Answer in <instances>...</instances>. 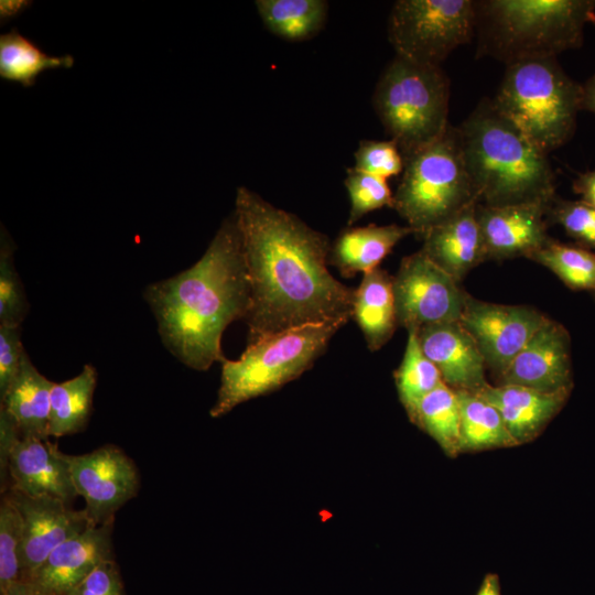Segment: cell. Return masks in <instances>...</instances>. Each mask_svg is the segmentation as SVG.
Wrapping results in <instances>:
<instances>
[{
	"label": "cell",
	"instance_id": "1",
	"mask_svg": "<svg viewBox=\"0 0 595 595\" xmlns=\"http://www.w3.org/2000/svg\"><path fill=\"white\" fill-rule=\"evenodd\" d=\"M234 214L250 284L248 344L353 317L355 290L328 271L331 244L324 234L245 186L237 188Z\"/></svg>",
	"mask_w": 595,
	"mask_h": 595
},
{
	"label": "cell",
	"instance_id": "2",
	"mask_svg": "<svg viewBox=\"0 0 595 595\" xmlns=\"http://www.w3.org/2000/svg\"><path fill=\"white\" fill-rule=\"evenodd\" d=\"M165 348L183 365L198 371L225 359L221 336L244 320L250 284L237 218L224 219L202 258L176 275L145 286Z\"/></svg>",
	"mask_w": 595,
	"mask_h": 595
},
{
	"label": "cell",
	"instance_id": "3",
	"mask_svg": "<svg viewBox=\"0 0 595 595\" xmlns=\"http://www.w3.org/2000/svg\"><path fill=\"white\" fill-rule=\"evenodd\" d=\"M457 128L478 204H551L556 197L548 154L508 120L493 99L480 100Z\"/></svg>",
	"mask_w": 595,
	"mask_h": 595
},
{
	"label": "cell",
	"instance_id": "4",
	"mask_svg": "<svg viewBox=\"0 0 595 595\" xmlns=\"http://www.w3.org/2000/svg\"><path fill=\"white\" fill-rule=\"evenodd\" d=\"M477 57L506 66L582 45L595 0H475Z\"/></svg>",
	"mask_w": 595,
	"mask_h": 595
},
{
	"label": "cell",
	"instance_id": "5",
	"mask_svg": "<svg viewBox=\"0 0 595 595\" xmlns=\"http://www.w3.org/2000/svg\"><path fill=\"white\" fill-rule=\"evenodd\" d=\"M583 87L561 67L556 57L506 66L493 101L545 154L567 143L582 110Z\"/></svg>",
	"mask_w": 595,
	"mask_h": 595
},
{
	"label": "cell",
	"instance_id": "6",
	"mask_svg": "<svg viewBox=\"0 0 595 595\" xmlns=\"http://www.w3.org/2000/svg\"><path fill=\"white\" fill-rule=\"evenodd\" d=\"M345 324L331 322L294 327L248 344L238 360L225 358L220 386L209 415L220 418L237 405L299 378Z\"/></svg>",
	"mask_w": 595,
	"mask_h": 595
},
{
	"label": "cell",
	"instance_id": "7",
	"mask_svg": "<svg viewBox=\"0 0 595 595\" xmlns=\"http://www.w3.org/2000/svg\"><path fill=\"white\" fill-rule=\"evenodd\" d=\"M393 209L422 238L472 203H478L464 161L458 128L403 156Z\"/></svg>",
	"mask_w": 595,
	"mask_h": 595
},
{
	"label": "cell",
	"instance_id": "8",
	"mask_svg": "<svg viewBox=\"0 0 595 595\" xmlns=\"http://www.w3.org/2000/svg\"><path fill=\"white\" fill-rule=\"evenodd\" d=\"M372 104L405 156L437 140L451 125L450 78L441 66L394 56L380 75Z\"/></svg>",
	"mask_w": 595,
	"mask_h": 595
},
{
	"label": "cell",
	"instance_id": "9",
	"mask_svg": "<svg viewBox=\"0 0 595 595\" xmlns=\"http://www.w3.org/2000/svg\"><path fill=\"white\" fill-rule=\"evenodd\" d=\"M474 0H398L388 19V39L396 56L441 66L475 36Z\"/></svg>",
	"mask_w": 595,
	"mask_h": 595
},
{
	"label": "cell",
	"instance_id": "10",
	"mask_svg": "<svg viewBox=\"0 0 595 595\" xmlns=\"http://www.w3.org/2000/svg\"><path fill=\"white\" fill-rule=\"evenodd\" d=\"M393 294L398 325L418 332L459 321L468 293L420 249L401 260Z\"/></svg>",
	"mask_w": 595,
	"mask_h": 595
},
{
	"label": "cell",
	"instance_id": "11",
	"mask_svg": "<svg viewBox=\"0 0 595 595\" xmlns=\"http://www.w3.org/2000/svg\"><path fill=\"white\" fill-rule=\"evenodd\" d=\"M72 480L90 520L115 521L116 512L138 495L140 476L134 462L117 445L106 444L82 455L65 454Z\"/></svg>",
	"mask_w": 595,
	"mask_h": 595
},
{
	"label": "cell",
	"instance_id": "12",
	"mask_svg": "<svg viewBox=\"0 0 595 595\" xmlns=\"http://www.w3.org/2000/svg\"><path fill=\"white\" fill-rule=\"evenodd\" d=\"M547 318L533 307L490 303L467 294L459 323L475 340L486 367L499 377Z\"/></svg>",
	"mask_w": 595,
	"mask_h": 595
},
{
	"label": "cell",
	"instance_id": "13",
	"mask_svg": "<svg viewBox=\"0 0 595 595\" xmlns=\"http://www.w3.org/2000/svg\"><path fill=\"white\" fill-rule=\"evenodd\" d=\"M7 494L23 520L21 581H28L61 543L95 524L85 509L76 510L52 496H30L14 489Z\"/></svg>",
	"mask_w": 595,
	"mask_h": 595
},
{
	"label": "cell",
	"instance_id": "14",
	"mask_svg": "<svg viewBox=\"0 0 595 595\" xmlns=\"http://www.w3.org/2000/svg\"><path fill=\"white\" fill-rule=\"evenodd\" d=\"M499 379V385H516L544 393L571 392V339L566 328L548 317Z\"/></svg>",
	"mask_w": 595,
	"mask_h": 595
},
{
	"label": "cell",
	"instance_id": "15",
	"mask_svg": "<svg viewBox=\"0 0 595 595\" xmlns=\"http://www.w3.org/2000/svg\"><path fill=\"white\" fill-rule=\"evenodd\" d=\"M551 204L542 202L506 206L478 204L477 218L487 260L528 258L541 249L551 239L547 223Z\"/></svg>",
	"mask_w": 595,
	"mask_h": 595
},
{
	"label": "cell",
	"instance_id": "16",
	"mask_svg": "<svg viewBox=\"0 0 595 595\" xmlns=\"http://www.w3.org/2000/svg\"><path fill=\"white\" fill-rule=\"evenodd\" d=\"M9 488L30 496H52L72 505L78 496L65 453L48 439L19 436L8 457Z\"/></svg>",
	"mask_w": 595,
	"mask_h": 595
},
{
	"label": "cell",
	"instance_id": "17",
	"mask_svg": "<svg viewBox=\"0 0 595 595\" xmlns=\"http://www.w3.org/2000/svg\"><path fill=\"white\" fill-rule=\"evenodd\" d=\"M113 522L91 524L57 545L30 577L53 595H65L105 561L113 560Z\"/></svg>",
	"mask_w": 595,
	"mask_h": 595
},
{
	"label": "cell",
	"instance_id": "18",
	"mask_svg": "<svg viewBox=\"0 0 595 595\" xmlns=\"http://www.w3.org/2000/svg\"><path fill=\"white\" fill-rule=\"evenodd\" d=\"M416 335L446 386L455 391L477 392L488 385L484 357L459 321L424 326Z\"/></svg>",
	"mask_w": 595,
	"mask_h": 595
},
{
	"label": "cell",
	"instance_id": "19",
	"mask_svg": "<svg viewBox=\"0 0 595 595\" xmlns=\"http://www.w3.org/2000/svg\"><path fill=\"white\" fill-rule=\"evenodd\" d=\"M477 205L472 203L421 238V250L458 282L473 268L487 260Z\"/></svg>",
	"mask_w": 595,
	"mask_h": 595
},
{
	"label": "cell",
	"instance_id": "20",
	"mask_svg": "<svg viewBox=\"0 0 595 595\" xmlns=\"http://www.w3.org/2000/svg\"><path fill=\"white\" fill-rule=\"evenodd\" d=\"M500 413L517 445L537 437L571 392L544 393L516 385H487L477 391Z\"/></svg>",
	"mask_w": 595,
	"mask_h": 595
},
{
	"label": "cell",
	"instance_id": "21",
	"mask_svg": "<svg viewBox=\"0 0 595 595\" xmlns=\"http://www.w3.org/2000/svg\"><path fill=\"white\" fill-rule=\"evenodd\" d=\"M411 234L414 231L407 225L347 226L331 245L328 264L336 267L345 278L367 273L378 268L393 247Z\"/></svg>",
	"mask_w": 595,
	"mask_h": 595
},
{
	"label": "cell",
	"instance_id": "22",
	"mask_svg": "<svg viewBox=\"0 0 595 595\" xmlns=\"http://www.w3.org/2000/svg\"><path fill=\"white\" fill-rule=\"evenodd\" d=\"M53 385L35 368L24 350L18 375L0 400V407L13 419L21 436L48 439Z\"/></svg>",
	"mask_w": 595,
	"mask_h": 595
},
{
	"label": "cell",
	"instance_id": "23",
	"mask_svg": "<svg viewBox=\"0 0 595 595\" xmlns=\"http://www.w3.org/2000/svg\"><path fill=\"white\" fill-rule=\"evenodd\" d=\"M353 318L371 351L380 349L392 337L398 326L393 277L386 270L378 267L364 273L355 290Z\"/></svg>",
	"mask_w": 595,
	"mask_h": 595
},
{
	"label": "cell",
	"instance_id": "24",
	"mask_svg": "<svg viewBox=\"0 0 595 595\" xmlns=\"http://www.w3.org/2000/svg\"><path fill=\"white\" fill-rule=\"evenodd\" d=\"M97 370L85 365L72 379L53 385L47 435L61 437L85 430L93 411Z\"/></svg>",
	"mask_w": 595,
	"mask_h": 595
},
{
	"label": "cell",
	"instance_id": "25",
	"mask_svg": "<svg viewBox=\"0 0 595 595\" xmlns=\"http://www.w3.org/2000/svg\"><path fill=\"white\" fill-rule=\"evenodd\" d=\"M461 451L517 445L498 410L476 392L456 391Z\"/></svg>",
	"mask_w": 595,
	"mask_h": 595
},
{
	"label": "cell",
	"instance_id": "26",
	"mask_svg": "<svg viewBox=\"0 0 595 595\" xmlns=\"http://www.w3.org/2000/svg\"><path fill=\"white\" fill-rule=\"evenodd\" d=\"M266 28L286 41H305L324 26L328 3L324 0H257Z\"/></svg>",
	"mask_w": 595,
	"mask_h": 595
},
{
	"label": "cell",
	"instance_id": "27",
	"mask_svg": "<svg viewBox=\"0 0 595 595\" xmlns=\"http://www.w3.org/2000/svg\"><path fill=\"white\" fill-rule=\"evenodd\" d=\"M73 64L72 55H47L17 29L0 36V76L3 79L31 87L43 71L69 68Z\"/></svg>",
	"mask_w": 595,
	"mask_h": 595
},
{
	"label": "cell",
	"instance_id": "28",
	"mask_svg": "<svg viewBox=\"0 0 595 595\" xmlns=\"http://www.w3.org/2000/svg\"><path fill=\"white\" fill-rule=\"evenodd\" d=\"M410 421L426 432L446 455L461 452L457 394L444 382L420 401Z\"/></svg>",
	"mask_w": 595,
	"mask_h": 595
},
{
	"label": "cell",
	"instance_id": "29",
	"mask_svg": "<svg viewBox=\"0 0 595 595\" xmlns=\"http://www.w3.org/2000/svg\"><path fill=\"white\" fill-rule=\"evenodd\" d=\"M394 381L409 419L420 401L443 382L439 369L423 353L414 329L408 331L404 355L394 371Z\"/></svg>",
	"mask_w": 595,
	"mask_h": 595
},
{
	"label": "cell",
	"instance_id": "30",
	"mask_svg": "<svg viewBox=\"0 0 595 595\" xmlns=\"http://www.w3.org/2000/svg\"><path fill=\"white\" fill-rule=\"evenodd\" d=\"M528 259L551 270L567 288L595 293V253L550 239Z\"/></svg>",
	"mask_w": 595,
	"mask_h": 595
},
{
	"label": "cell",
	"instance_id": "31",
	"mask_svg": "<svg viewBox=\"0 0 595 595\" xmlns=\"http://www.w3.org/2000/svg\"><path fill=\"white\" fill-rule=\"evenodd\" d=\"M15 245L1 226L0 235V324L21 326L29 313L23 283L14 264Z\"/></svg>",
	"mask_w": 595,
	"mask_h": 595
},
{
	"label": "cell",
	"instance_id": "32",
	"mask_svg": "<svg viewBox=\"0 0 595 595\" xmlns=\"http://www.w3.org/2000/svg\"><path fill=\"white\" fill-rule=\"evenodd\" d=\"M23 520L11 498L3 494L0 502V592L21 581Z\"/></svg>",
	"mask_w": 595,
	"mask_h": 595
},
{
	"label": "cell",
	"instance_id": "33",
	"mask_svg": "<svg viewBox=\"0 0 595 595\" xmlns=\"http://www.w3.org/2000/svg\"><path fill=\"white\" fill-rule=\"evenodd\" d=\"M345 186L350 202L348 226L370 212L385 206L393 207V194L387 180L350 167L347 170Z\"/></svg>",
	"mask_w": 595,
	"mask_h": 595
},
{
	"label": "cell",
	"instance_id": "34",
	"mask_svg": "<svg viewBox=\"0 0 595 595\" xmlns=\"http://www.w3.org/2000/svg\"><path fill=\"white\" fill-rule=\"evenodd\" d=\"M548 217L578 246L595 250V208L582 201L554 198Z\"/></svg>",
	"mask_w": 595,
	"mask_h": 595
},
{
	"label": "cell",
	"instance_id": "35",
	"mask_svg": "<svg viewBox=\"0 0 595 595\" xmlns=\"http://www.w3.org/2000/svg\"><path fill=\"white\" fill-rule=\"evenodd\" d=\"M355 170L383 180L403 171L404 159L398 144L389 140H361L354 153Z\"/></svg>",
	"mask_w": 595,
	"mask_h": 595
},
{
	"label": "cell",
	"instance_id": "36",
	"mask_svg": "<svg viewBox=\"0 0 595 595\" xmlns=\"http://www.w3.org/2000/svg\"><path fill=\"white\" fill-rule=\"evenodd\" d=\"M23 353L21 326L0 324V400L18 375Z\"/></svg>",
	"mask_w": 595,
	"mask_h": 595
},
{
	"label": "cell",
	"instance_id": "37",
	"mask_svg": "<svg viewBox=\"0 0 595 595\" xmlns=\"http://www.w3.org/2000/svg\"><path fill=\"white\" fill-rule=\"evenodd\" d=\"M65 595H126L120 569L115 559L99 564Z\"/></svg>",
	"mask_w": 595,
	"mask_h": 595
},
{
	"label": "cell",
	"instance_id": "38",
	"mask_svg": "<svg viewBox=\"0 0 595 595\" xmlns=\"http://www.w3.org/2000/svg\"><path fill=\"white\" fill-rule=\"evenodd\" d=\"M20 435L13 419L0 407V485L2 494L9 488L8 457L13 443Z\"/></svg>",
	"mask_w": 595,
	"mask_h": 595
},
{
	"label": "cell",
	"instance_id": "39",
	"mask_svg": "<svg viewBox=\"0 0 595 595\" xmlns=\"http://www.w3.org/2000/svg\"><path fill=\"white\" fill-rule=\"evenodd\" d=\"M572 187L580 201L595 208V170L578 174Z\"/></svg>",
	"mask_w": 595,
	"mask_h": 595
},
{
	"label": "cell",
	"instance_id": "40",
	"mask_svg": "<svg viewBox=\"0 0 595 595\" xmlns=\"http://www.w3.org/2000/svg\"><path fill=\"white\" fill-rule=\"evenodd\" d=\"M0 595H53L39 585L30 581H18L6 589L0 592Z\"/></svg>",
	"mask_w": 595,
	"mask_h": 595
},
{
	"label": "cell",
	"instance_id": "41",
	"mask_svg": "<svg viewBox=\"0 0 595 595\" xmlns=\"http://www.w3.org/2000/svg\"><path fill=\"white\" fill-rule=\"evenodd\" d=\"M30 6L29 1L23 0H10V1H1L0 2V17L1 21H8L14 17H17L19 13H21L23 10H25Z\"/></svg>",
	"mask_w": 595,
	"mask_h": 595
},
{
	"label": "cell",
	"instance_id": "42",
	"mask_svg": "<svg viewBox=\"0 0 595 595\" xmlns=\"http://www.w3.org/2000/svg\"><path fill=\"white\" fill-rule=\"evenodd\" d=\"M582 87V110L595 113V74Z\"/></svg>",
	"mask_w": 595,
	"mask_h": 595
},
{
	"label": "cell",
	"instance_id": "43",
	"mask_svg": "<svg viewBox=\"0 0 595 595\" xmlns=\"http://www.w3.org/2000/svg\"><path fill=\"white\" fill-rule=\"evenodd\" d=\"M477 595H500L499 580L496 574H487Z\"/></svg>",
	"mask_w": 595,
	"mask_h": 595
}]
</instances>
